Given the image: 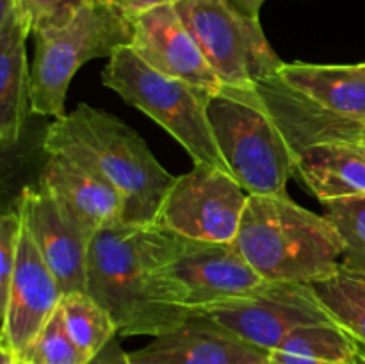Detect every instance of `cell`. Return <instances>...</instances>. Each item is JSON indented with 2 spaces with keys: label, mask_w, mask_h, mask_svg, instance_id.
I'll list each match as a JSON object with an SVG mask.
<instances>
[{
  "label": "cell",
  "mask_w": 365,
  "mask_h": 364,
  "mask_svg": "<svg viewBox=\"0 0 365 364\" xmlns=\"http://www.w3.org/2000/svg\"><path fill=\"white\" fill-rule=\"evenodd\" d=\"M132 21L134 38L130 46L146 64L214 95L223 89L175 6L157 7Z\"/></svg>",
  "instance_id": "obj_14"
},
{
  "label": "cell",
  "mask_w": 365,
  "mask_h": 364,
  "mask_svg": "<svg viewBox=\"0 0 365 364\" xmlns=\"http://www.w3.org/2000/svg\"><path fill=\"white\" fill-rule=\"evenodd\" d=\"M118 2L123 7L127 16L130 18V20H135L138 16L148 13V11L157 9V7L175 6L178 0H118Z\"/></svg>",
  "instance_id": "obj_27"
},
{
  "label": "cell",
  "mask_w": 365,
  "mask_h": 364,
  "mask_svg": "<svg viewBox=\"0 0 365 364\" xmlns=\"http://www.w3.org/2000/svg\"><path fill=\"white\" fill-rule=\"evenodd\" d=\"M209 120L228 171L250 195H285L294 156L253 89L223 86L209 102Z\"/></svg>",
  "instance_id": "obj_6"
},
{
  "label": "cell",
  "mask_w": 365,
  "mask_h": 364,
  "mask_svg": "<svg viewBox=\"0 0 365 364\" xmlns=\"http://www.w3.org/2000/svg\"><path fill=\"white\" fill-rule=\"evenodd\" d=\"M260 364H280V363H277V360H273V359H266L264 363H260Z\"/></svg>",
  "instance_id": "obj_31"
},
{
  "label": "cell",
  "mask_w": 365,
  "mask_h": 364,
  "mask_svg": "<svg viewBox=\"0 0 365 364\" xmlns=\"http://www.w3.org/2000/svg\"><path fill=\"white\" fill-rule=\"evenodd\" d=\"M185 243L157 223L114 225L91 239L86 293L113 316L120 335L157 338L191 316L168 273Z\"/></svg>",
  "instance_id": "obj_1"
},
{
  "label": "cell",
  "mask_w": 365,
  "mask_h": 364,
  "mask_svg": "<svg viewBox=\"0 0 365 364\" xmlns=\"http://www.w3.org/2000/svg\"><path fill=\"white\" fill-rule=\"evenodd\" d=\"M32 34L18 9L0 16V145L11 148L20 139L32 113V75L27 38Z\"/></svg>",
  "instance_id": "obj_16"
},
{
  "label": "cell",
  "mask_w": 365,
  "mask_h": 364,
  "mask_svg": "<svg viewBox=\"0 0 365 364\" xmlns=\"http://www.w3.org/2000/svg\"><path fill=\"white\" fill-rule=\"evenodd\" d=\"M16 207L24 227L32 236L64 295L86 293V261L91 238L39 186L25 188Z\"/></svg>",
  "instance_id": "obj_13"
},
{
  "label": "cell",
  "mask_w": 365,
  "mask_h": 364,
  "mask_svg": "<svg viewBox=\"0 0 365 364\" xmlns=\"http://www.w3.org/2000/svg\"><path fill=\"white\" fill-rule=\"evenodd\" d=\"M59 309L68 334L88 359L100 352L110 339L120 335L113 316L88 293L64 295Z\"/></svg>",
  "instance_id": "obj_20"
},
{
  "label": "cell",
  "mask_w": 365,
  "mask_h": 364,
  "mask_svg": "<svg viewBox=\"0 0 365 364\" xmlns=\"http://www.w3.org/2000/svg\"><path fill=\"white\" fill-rule=\"evenodd\" d=\"M331 320L365 346V270L341 263L309 284Z\"/></svg>",
  "instance_id": "obj_19"
},
{
  "label": "cell",
  "mask_w": 365,
  "mask_h": 364,
  "mask_svg": "<svg viewBox=\"0 0 365 364\" xmlns=\"http://www.w3.org/2000/svg\"><path fill=\"white\" fill-rule=\"evenodd\" d=\"M269 359L277 360L280 364H341V363H331V360L316 359V357H307V355H296V353L282 352V350H273L269 352Z\"/></svg>",
  "instance_id": "obj_28"
},
{
  "label": "cell",
  "mask_w": 365,
  "mask_h": 364,
  "mask_svg": "<svg viewBox=\"0 0 365 364\" xmlns=\"http://www.w3.org/2000/svg\"><path fill=\"white\" fill-rule=\"evenodd\" d=\"M364 64H365V63H364Z\"/></svg>",
  "instance_id": "obj_33"
},
{
  "label": "cell",
  "mask_w": 365,
  "mask_h": 364,
  "mask_svg": "<svg viewBox=\"0 0 365 364\" xmlns=\"http://www.w3.org/2000/svg\"><path fill=\"white\" fill-rule=\"evenodd\" d=\"M64 293L39 253L27 228H21L16 266L2 310L0 348L21 353L61 305Z\"/></svg>",
  "instance_id": "obj_12"
},
{
  "label": "cell",
  "mask_w": 365,
  "mask_h": 364,
  "mask_svg": "<svg viewBox=\"0 0 365 364\" xmlns=\"http://www.w3.org/2000/svg\"><path fill=\"white\" fill-rule=\"evenodd\" d=\"M232 245L264 278L312 280L331 273L346 246L324 214H316L285 195H250Z\"/></svg>",
  "instance_id": "obj_3"
},
{
  "label": "cell",
  "mask_w": 365,
  "mask_h": 364,
  "mask_svg": "<svg viewBox=\"0 0 365 364\" xmlns=\"http://www.w3.org/2000/svg\"><path fill=\"white\" fill-rule=\"evenodd\" d=\"M277 350L341 364H355L359 341L337 323H316L294 328Z\"/></svg>",
  "instance_id": "obj_21"
},
{
  "label": "cell",
  "mask_w": 365,
  "mask_h": 364,
  "mask_svg": "<svg viewBox=\"0 0 365 364\" xmlns=\"http://www.w3.org/2000/svg\"><path fill=\"white\" fill-rule=\"evenodd\" d=\"M0 352H2V364H31V363H27L24 357L18 355V353H14V352H9V350L0 348Z\"/></svg>",
  "instance_id": "obj_30"
},
{
  "label": "cell",
  "mask_w": 365,
  "mask_h": 364,
  "mask_svg": "<svg viewBox=\"0 0 365 364\" xmlns=\"http://www.w3.org/2000/svg\"><path fill=\"white\" fill-rule=\"evenodd\" d=\"M198 316L210 318L237 338L267 352L277 350L294 328L335 323L309 284L273 280Z\"/></svg>",
  "instance_id": "obj_9"
},
{
  "label": "cell",
  "mask_w": 365,
  "mask_h": 364,
  "mask_svg": "<svg viewBox=\"0 0 365 364\" xmlns=\"http://www.w3.org/2000/svg\"><path fill=\"white\" fill-rule=\"evenodd\" d=\"M84 364H132L130 353L125 352L120 345V339L113 338L100 352H96Z\"/></svg>",
  "instance_id": "obj_26"
},
{
  "label": "cell",
  "mask_w": 365,
  "mask_h": 364,
  "mask_svg": "<svg viewBox=\"0 0 365 364\" xmlns=\"http://www.w3.org/2000/svg\"><path fill=\"white\" fill-rule=\"evenodd\" d=\"M18 355L31 364H84L88 357L77 348L64 327L63 313L57 309L34 341Z\"/></svg>",
  "instance_id": "obj_23"
},
{
  "label": "cell",
  "mask_w": 365,
  "mask_h": 364,
  "mask_svg": "<svg viewBox=\"0 0 365 364\" xmlns=\"http://www.w3.org/2000/svg\"><path fill=\"white\" fill-rule=\"evenodd\" d=\"M21 228H24V220L18 207L2 214L0 218V303L6 300L9 291L11 278L16 266L18 248H20Z\"/></svg>",
  "instance_id": "obj_25"
},
{
  "label": "cell",
  "mask_w": 365,
  "mask_h": 364,
  "mask_svg": "<svg viewBox=\"0 0 365 364\" xmlns=\"http://www.w3.org/2000/svg\"><path fill=\"white\" fill-rule=\"evenodd\" d=\"M248 198L250 193L230 171L195 164L191 171L177 177L157 225L191 241L232 245Z\"/></svg>",
  "instance_id": "obj_8"
},
{
  "label": "cell",
  "mask_w": 365,
  "mask_h": 364,
  "mask_svg": "<svg viewBox=\"0 0 365 364\" xmlns=\"http://www.w3.org/2000/svg\"><path fill=\"white\" fill-rule=\"evenodd\" d=\"M168 273L191 316L248 295L266 282L234 245L191 239L168 264Z\"/></svg>",
  "instance_id": "obj_10"
},
{
  "label": "cell",
  "mask_w": 365,
  "mask_h": 364,
  "mask_svg": "<svg viewBox=\"0 0 365 364\" xmlns=\"http://www.w3.org/2000/svg\"><path fill=\"white\" fill-rule=\"evenodd\" d=\"M175 9L227 88L253 89L284 66L259 18L232 0H178Z\"/></svg>",
  "instance_id": "obj_7"
},
{
  "label": "cell",
  "mask_w": 365,
  "mask_h": 364,
  "mask_svg": "<svg viewBox=\"0 0 365 364\" xmlns=\"http://www.w3.org/2000/svg\"><path fill=\"white\" fill-rule=\"evenodd\" d=\"M134 38V21L118 0H88L66 21L34 32L32 113L66 116L71 79L88 61L110 57Z\"/></svg>",
  "instance_id": "obj_4"
},
{
  "label": "cell",
  "mask_w": 365,
  "mask_h": 364,
  "mask_svg": "<svg viewBox=\"0 0 365 364\" xmlns=\"http://www.w3.org/2000/svg\"><path fill=\"white\" fill-rule=\"evenodd\" d=\"M100 79L123 102L145 113L177 139L192 163L228 171L209 120V102L214 93L160 74L130 45L121 46L109 57Z\"/></svg>",
  "instance_id": "obj_5"
},
{
  "label": "cell",
  "mask_w": 365,
  "mask_h": 364,
  "mask_svg": "<svg viewBox=\"0 0 365 364\" xmlns=\"http://www.w3.org/2000/svg\"><path fill=\"white\" fill-rule=\"evenodd\" d=\"M45 152L48 159L38 186L59 203L88 238L93 239L103 228L123 223V198L88 161L64 148Z\"/></svg>",
  "instance_id": "obj_11"
},
{
  "label": "cell",
  "mask_w": 365,
  "mask_h": 364,
  "mask_svg": "<svg viewBox=\"0 0 365 364\" xmlns=\"http://www.w3.org/2000/svg\"><path fill=\"white\" fill-rule=\"evenodd\" d=\"M360 143H364V145H365V128H364V132H362V138H360Z\"/></svg>",
  "instance_id": "obj_32"
},
{
  "label": "cell",
  "mask_w": 365,
  "mask_h": 364,
  "mask_svg": "<svg viewBox=\"0 0 365 364\" xmlns=\"http://www.w3.org/2000/svg\"><path fill=\"white\" fill-rule=\"evenodd\" d=\"M321 206L346 246L342 263L365 270V195L328 200Z\"/></svg>",
  "instance_id": "obj_22"
},
{
  "label": "cell",
  "mask_w": 365,
  "mask_h": 364,
  "mask_svg": "<svg viewBox=\"0 0 365 364\" xmlns=\"http://www.w3.org/2000/svg\"><path fill=\"white\" fill-rule=\"evenodd\" d=\"M88 0H16V9L29 31L34 32L66 21Z\"/></svg>",
  "instance_id": "obj_24"
},
{
  "label": "cell",
  "mask_w": 365,
  "mask_h": 364,
  "mask_svg": "<svg viewBox=\"0 0 365 364\" xmlns=\"http://www.w3.org/2000/svg\"><path fill=\"white\" fill-rule=\"evenodd\" d=\"M266 359H269L267 350L250 345L198 314L130 352L132 364H260Z\"/></svg>",
  "instance_id": "obj_15"
},
{
  "label": "cell",
  "mask_w": 365,
  "mask_h": 364,
  "mask_svg": "<svg viewBox=\"0 0 365 364\" xmlns=\"http://www.w3.org/2000/svg\"><path fill=\"white\" fill-rule=\"evenodd\" d=\"M294 177L321 203L365 195V145L328 141L307 146L294 157Z\"/></svg>",
  "instance_id": "obj_18"
},
{
  "label": "cell",
  "mask_w": 365,
  "mask_h": 364,
  "mask_svg": "<svg viewBox=\"0 0 365 364\" xmlns=\"http://www.w3.org/2000/svg\"><path fill=\"white\" fill-rule=\"evenodd\" d=\"M232 2H234L239 9L245 11L246 14H250V16L259 18L260 7L264 6V2H266V0H232Z\"/></svg>",
  "instance_id": "obj_29"
},
{
  "label": "cell",
  "mask_w": 365,
  "mask_h": 364,
  "mask_svg": "<svg viewBox=\"0 0 365 364\" xmlns=\"http://www.w3.org/2000/svg\"><path fill=\"white\" fill-rule=\"evenodd\" d=\"M50 148L77 153L118 189L125 203L123 225H155L177 181L134 128L89 103H78L46 127L43 150Z\"/></svg>",
  "instance_id": "obj_2"
},
{
  "label": "cell",
  "mask_w": 365,
  "mask_h": 364,
  "mask_svg": "<svg viewBox=\"0 0 365 364\" xmlns=\"http://www.w3.org/2000/svg\"><path fill=\"white\" fill-rule=\"evenodd\" d=\"M278 81L321 109L365 123V64L284 63Z\"/></svg>",
  "instance_id": "obj_17"
}]
</instances>
